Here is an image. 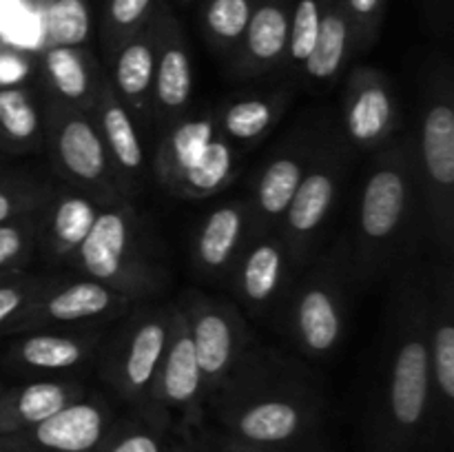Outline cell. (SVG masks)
Wrapping results in <instances>:
<instances>
[{"instance_id":"obj_1","label":"cell","mask_w":454,"mask_h":452,"mask_svg":"<svg viewBox=\"0 0 454 452\" xmlns=\"http://www.w3.org/2000/svg\"><path fill=\"white\" fill-rule=\"evenodd\" d=\"M428 260L395 266L372 397V452H411L428 430Z\"/></svg>"},{"instance_id":"obj_2","label":"cell","mask_w":454,"mask_h":452,"mask_svg":"<svg viewBox=\"0 0 454 452\" xmlns=\"http://www.w3.org/2000/svg\"><path fill=\"white\" fill-rule=\"evenodd\" d=\"M207 406L238 441L278 448L309 434L322 419L324 388L300 357L253 341Z\"/></svg>"},{"instance_id":"obj_3","label":"cell","mask_w":454,"mask_h":452,"mask_svg":"<svg viewBox=\"0 0 454 452\" xmlns=\"http://www.w3.org/2000/svg\"><path fill=\"white\" fill-rule=\"evenodd\" d=\"M426 242L415 136L375 151L362 182L348 238L350 282L371 288Z\"/></svg>"},{"instance_id":"obj_4","label":"cell","mask_w":454,"mask_h":452,"mask_svg":"<svg viewBox=\"0 0 454 452\" xmlns=\"http://www.w3.org/2000/svg\"><path fill=\"white\" fill-rule=\"evenodd\" d=\"M415 153L426 242L454 257V78L443 58H433L421 75Z\"/></svg>"},{"instance_id":"obj_5","label":"cell","mask_w":454,"mask_h":452,"mask_svg":"<svg viewBox=\"0 0 454 452\" xmlns=\"http://www.w3.org/2000/svg\"><path fill=\"white\" fill-rule=\"evenodd\" d=\"M297 275L278 313L293 348L309 359H328L344 344L348 331V238L341 235L331 251L310 260Z\"/></svg>"},{"instance_id":"obj_6","label":"cell","mask_w":454,"mask_h":452,"mask_svg":"<svg viewBox=\"0 0 454 452\" xmlns=\"http://www.w3.org/2000/svg\"><path fill=\"white\" fill-rule=\"evenodd\" d=\"M67 261L84 277L105 284L131 301L146 300L167 282L162 266L151 257L131 202L100 208L87 239Z\"/></svg>"},{"instance_id":"obj_7","label":"cell","mask_w":454,"mask_h":452,"mask_svg":"<svg viewBox=\"0 0 454 452\" xmlns=\"http://www.w3.org/2000/svg\"><path fill=\"white\" fill-rule=\"evenodd\" d=\"M350 164V144L340 127H326L313 162L306 168L286 213L278 224L297 270L313 260L328 220L335 211L341 184Z\"/></svg>"},{"instance_id":"obj_8","label":"cell","mask_w":454,"mask_h":452,"mask_svg":"<svg viewBox=\"0 0 454 452\" xmlns=\"http://www.w3.org/2000/svg\"><path fill=\"white\" fill-rule=\"evenodd\" d=\"M171 306L140 308L106 344L100 375L151 424L164 425L155 408V379L168 335Z\"/></svg>"},{"instance_id":"obj_9","label":"cell","mask_w":454,"mask_h":452,"mask_svg":"<svg viewBox=\"0 0 454 452\" xmlns=\"http://www.w3.org/2000/svg\"><path fill=\"white\" fill-rule=\"evenodd\" d=\"M44 149L58 175L75 191L89 195L98 207L127 202L118 193L114 171L91 113L43 97Z\"/></svg>"},{"instance_id":"obj_10","label":"cell","mask_w":454,"mask_h":452,"mask_svg":"<svg viewBox=\"0 0 454 452\" xmlns=\"http://www.w3.org/2000/svg\"><path fill=\"white\" fill-rule=\"evenodd\" d=\"M176 306L182 310L189 326L208 401L213 390L226 379L244 350L255 341V335L238 306L231 301L189 291Z\"/></svg>"},{"instance_id":"obj_11","label":"cell","mask_w":454,"mask_h":452,"mask_svg":"<svg viewBox=\"0 0 454 452\" xmlns=\"http://www.w3.org/2000/svg\"><path fill=\"white\" fill-rule=\"evenodd\" d=\"M133 301L105 284L82 277H53L49 286L13 319L4 332L75 331L120 317Z\"/></svg>"},{"instance_id":"obj_12","label":"cell","mask_w":454,"mask_h":452,"mask_svg":"<svg viewBox=\"0 0 454 452\" xmlns=\"http://www.w3.org/2000/svg\"><path fill=\"white\" fill-rule=\"evenodd\" d=\"M402 102L386 71L355 65L341 91V136L357 151H380L397 140Z\"/></svg>"},{"instance_id":"obj_13","label":"cell","mask_w":454,"mask_h":452,"mask_svg":"<svg viewBox=\"0 0 454 452\" xmlns=\"http://www.w3.org/2000/svg\"><path fill=\"white\" fill-rule=\"evenodd\" d=\"M428 430L450 428L454 415V257L428 260Z\"/></svg>"},{"instance_id":"obj_14","label":"cell","mask_w":454,"mask_h":452,"mask_svg":"<svg viewBox=\"0 0 454 452\" xmlns=\"http://www.w3.org/2000/svg\"><path fill=\"white\" fill-rule=\"evenodd\" d=\"M326 127L306 122L297 127L273 153L266 158L251 184L253 235L278 229L306 168L313 162Z\"/></svg>"},{"instance_id":"obj_15","label":"cell","mask_w":454,"mask_h":452,"mask_svg":"<svg viewBox=\"0 0 454 452\" xmlns=\"http://www.w3.org/2000/svg\"><path fill=\"white\" fill-rule=\"evenodd\" d=\"M300 270L293 264L278 230L248 238L226 282L253 317H278Z\"/></svg>"},{"instance_id":"obj_16","label":"cell","mask_w":454,"mask_h":452,"mask_svg":"<svg viewBox=\"0 0 454 452\" xmlns=\"http://www.w3.org/2000/svg\"><path fill=\"white\" fill-rule=\"evenodd\" d=\"M155 408L168 421L176 412L184 425H200L207 410V388L195 357L189 326L176 304H171L167 346L155 379Z\"/></svg>"},{"instance_id":"obj_17","label":"cell","mask_w":454,"mask_h":452,"mask_svg":"<svg viewBox=\"0 0 454 452\" xmlns=\"http://www.w3.org/2000/svg\"><path fill=\"white\" fill-rule=\"evenodd\" d=\"M111 424L105 399L87 393L40 424L3 434L0 452H93Z\"/></svg>"},{"instance_id":"obj_18","label":"cell","mask_w":454,"mask_h":452,"mask_svg":"<svg viewBox=\"0 0 454 452\" xmlns=\"http://www.w3.org/2000/svg\"><path fill=\"white\" fill-rule=\"evenodd\" d=\"M91 115L100 131L118 193L133 204V199L145 191L149 177L145 144H142L140 129L133 122L127 106L115 96L106 74H102Z\"/></svg>"},{"instance_id":"obj_19","label":"cell","mask_w":454,"mask_h":452,"mask_svg":"<svg viewBox=\"0 0 454 452\" xmlns=\"http://www.w3.org/2000/svg\"><path fill=\"white\" fill-rule=\"evenodd\" d=\"M158 49L153 74V127L167 129L191 109L193 102V60L180 22L164 4L155 9Z\"/></svg>"},{"instance_id":"obj_20","label":"cell","mask_w":454,"mask_h":452,"mask_svg":"<svg viewBox=\"0 0 454 452\" xmlns=\"http://www.w3.org/2000/svg\"><path fill=\"white\" fill-rule=\"evenodd\" d=\"M158 9V7H155ZM158 49V18H151L136 35L122 43L111 56L109 71H105L140 133L153 131V74Z\"/></svg>"},{"instance_id":"obj_21","label":"cell","mask_w":454,"mask_h":452,"mask_svg":"<svg viewBox=\"0 0 454 452\" xmlns=\"http://www.w3.org/2000/svg\"><path fill=\"white\" fill-rule=\"evenodd\" d=\"M293 0H260L229 60L231 80H257L282 74L286 60Z\"/></svg>"},{"instance_id":"obj_22","label":"cell","mask_w":454,"mask_h":452,"mask_svg":"<svg viewBox=\"0 0 454 452\" xmlns=\"http://www.w3.org/2000/svg\"><path fill=\"white\" fill-rule=\"evenodd\" d=\"M105 69L89 47L44 44L35 56V82L43 97L91 113Z\"/></svg>"},{"instance_id":"obj_23","label":"cell","mask_w":454,"mask_h":452,"mask_svg":"<svg viewBox=\"0 0 454 452\" xmlns=\"http://www.w3.org/2000/svg\"><path fill=\"white\" fill-rule=\"evenodd\" d=\"M253 235L248 199H233L213 208L200 224L193 242V266L202 277L229 279L244 244Z\"/></svg>"},{"instance_id":"obj_24","label":"cell","mask_w":454,"mask_h":452,"mask_svg":"<svg viewBox=\"0 0 454 452\" xmlns=\"http://www.w3.org/2000/svg\"><path fill=\"white\" fill-rule=\"evenodd\" d=\"M291 100L293 87L229 96L213 106L217 136L224 137L238 153L255 149L278 127Z\"/></svg>"},{"instance_id":"obj_25","label":"cell","mask_w":454,"mask_h":452,"mask_svg":"<svg viewBox=\"0 0 454 452\" xmlns=\"http://www.w3.org/2000/svg\"><path fill=\"white\" fill-rule=\"evenodd\" d=\"M98 207L89 195L71 189H53L40 207L38 251L51 261H67L93 229Z\"/></svg>"},{"instance_id":"obj_26","label":"cell","mask_w":454,"mask_h":452,"mask_svg":"<svg viewBox=\"0 0 454 452\" xmlns=\"http://www.w3.org/2000/svg\"><path fill=\"white\" fill-rule=\"evenodd\" d=\"M98 341L100 332L96 326L75 331H35L9 348L7 362L31 372L71 370L93 357Z\"/></svg>"},{"instance_id":"obj_27","label":"cell","mask_w":454,"mask_h":452,"mask_svg":"<svg viewBox=\"0 0 454 452\" xmlns=\"http://www.w3.org/2000/svg\"><path fill=\"white\" fill-rule=\"evenodd\" d=\"M217 136L213 109L186 111L182 118L160 131L153 153V177L167 193L173 182L195 164L208 142Z\"/></svg>"},{"instance_id":"obj_28","label":"cell","mask_w":454,"mask_h":452,"mask_svg":"<svg viewBox=\"0 0 454 452\" xmlns=\"http://www.w3.org/2000/svg\"><path fill=\"white\" fill-rule=\"evenodd\" d=\"M355 35L344 0H322V18H319L317 40L310 58L301 69L300 80L309 87L326 89L340 82L355 56Z\"/></svg>"},{"instance_id":"obj_29","label":"cell","mask_w":454,"mask_h":452,"mask_svg":"<svg viewBox=\"0 0 454 452\" xmlns=\"http://www.w3.org/2000/svg\"><path fill=\"white\" fill-rule=\"evenodd\" d=\"M84 394L87 388L80 381L65 379L31 381L18 388H4L0 393V424L4 434L40 424Z\"/></svg>"},{"instance_id":"obj_30","label":"cell","mask_w":454,"mask_h":452,"mask_svg":"<svg viewBox=\"0 0 454 452\" xmlns=\"http://www.w3.org/2000/svg\"><path fill=\"white\" fill-rule=\"evenodd\" d=\"M43 149V106L34 89L0 87V153L27 155Z\"/></svg>"},{"instance_id":"obj_31","label":"cell","mask_w":454,"mask_h":452,"mask_svg":"<svg viewBox=\"0 0 454 452\" xmlns=\"http://www.w3.org/2000/svg\"><path fill=\"white\" fill-rule=\"evenodd\" d=\"M239 173V153L224 140L215 136L208 142L195 164L186 168L167 191L180 199H204L224 191Z\"/></svg>"},{"instance_id":"obj_32","label":"cell","mask_w":454,"mask_h":452,"mask_svg":"<svg viewBox=\"0 0 454 452\" xmlns=\"http://www.w3.org/2000/svg\"><path fill=\"white\" fill-rule=\"evenodd\" d=\"M44 44L87 47L91 38L89 0H35Z\"/></svg>"},{"instance_id":"obj_33","label":"cell","mask_w":454,"mask_h":452,"mask_svg":"<svg viewBox=\"0 0 454 452\" xmlns=\"http://www.w3.org/2000/svg\"><path fill=\"white\" fill-rule=\"evenodd\" d=\"M257 3L260 0H207L204 3V35L217 56L226 60L233 58Z\"/></svg>"},{"instance_id":"obj_34","label":"cell","mask_w":454,"mask_h":452,"mask_svg":"<svg viewBox=\"0 0 454 452\" xmlns=\"http://www.w3.org/2000/svg\"><path fill=\"white\" fill-rule=\"evenodd\" d=\"M155 0H106L102 18V51L106 62L118 47L136 35L153 18Z\"/></svg>"},{"instance_id":"obj_35","label":"cell","mask_w":454,"mask_h":452,"mask_svg":"<svg viewBox=\"0 0 454 452\" xmlns=\"http://www.w3.org/2000/svg\"><path fill=\"white\" fill-rule=\"evenodd\" d=\"M319 18H322V0H297V3H293L286 60L282 66V74H286V78H300L306 60L313 53L315 40H317Z\"/></svg>"},{"instance_id":"obj_36","label":"cell","mask_w":454,"mask_h":452,"mask_svg":"<svg viewBox=\"0 0 454 452\" xmlns=\"http://www.w3.org/2000/svg\"><path fill=\"white\" fill-rule=\"evenodd\" d=\"M38 211L0 224V270H25L31 264L38 251Z\"/></svg>"},{"instance_id":"obj_37","label":"cell","mask_w":454,"mask_h":452,"mask_svg":"<svg viewBox=\"0 0 454 452\" xmlns=\"http://www.w3.org/2000/svg\"><path fill=\"white\" fill-rule=\"evenodd\" d=\"M93 452H164L162 425L151 424L145 417L111 424Z\"/></svg>"},{"instance_id":"obj_38","label":"cell","mask_w":454,"mask_h":452,"mask_svg":"<svg viewBox=\"0 0 454 452\" xmlns=\"http://www.w3.org/2000/svg\"><path fill=\"white\" fill-rule=\"evenodd\" d=\"M51 191V186L35 177L0 175V224L38 211Z\"/></svg>"},{"instance_id":"obj_39","label":"cell","mask_w":454,"mask_h":452,"mask_svg":"<svg viewBox=\"0 0 454 452\" xmlns=\"http://www.w3.org/2000/svg\"><path fill=\"white\" fill-rule=\"evenodd\" d=\"M53 277L44 275H29L18 270L9 279L0 282V332L7 331L9 323L49 286Z\"/></svg>"},{"instance_id":"obj_40","label":"cell","mask_w":454,"mask_h":452,"mask_svg":"<svg viewBox=\"0 0 454 452\" xmlns=\"http://www.w3.org/2000/svg\"><path fill=\"white\" fill-rule=\"evenodd\" d=\"M355 35V51H366L375 44L386 16V0H344Z\"/></svg>"},{"instance_id":"obj_41","label":"cell","mask_w":454,"mask_h":452,"mask_svg":"<svg viewBox=\"0 0 454 452\" xmlns=\"http://www.w3.org/2000/svg\"><path fill=\"white\" fill-rule=\"evenodd\" d=\"M35 78V58L25 49L0 44V87H25Z\"/></svg>"},{"instance_id":"obj_42","label":"cell","mask_w":454,"mask_h":452,"mask_svg":"<svg viewBox=\"0 0 454 452\" xmlns=\"http://www.w3.org/2000/svg\"><path fill=\"white\" fill-rule=\"evenodd\" d=\"M222 452H275V448H262V446H251V443H244V441H231L229 446H224Z\"/></svg>"},{"instance_id":"obj_43","label":"cell","mask_w":454,"mask_h":452,"mask_svg":"<svg viewBox=\"0 0 454 452\" xmlns=\"http://www.w3.org/2000/svg\"><path fill=\"white\" fill-rule=\"evenodd\" d=\"M164 452H193V450H191L189 446H184V443H177V446L168 448V450H164Z\"/></svg>"},{"instance_id":"obj_44","label":"cell","mask_w":454,"mask_h":452,"mask_svg":"<svg viewBox=\"0 0 454 452\" xmlns=\"http://www.w3.org/2000/svg\"><path fill=\"white\" fill-rule=\"evenodd\" d=\"M18 270H0V282H4V279H9L12 275H16Z\"/></svg>"},{"instance_id":"obj_45","label":"cell","mask_w":454,"mask_h":452,"mask_svg":"<svg viewBox=\"0 0 454 452\" xmlns=\"http://www.w3.org/2000/svg\"><path fill=\"white\" fill-rule=\"evenodd\" d=\"M3 390H4V386H3V384H0V393H3Z\"/></svg>"}]
</instances>
